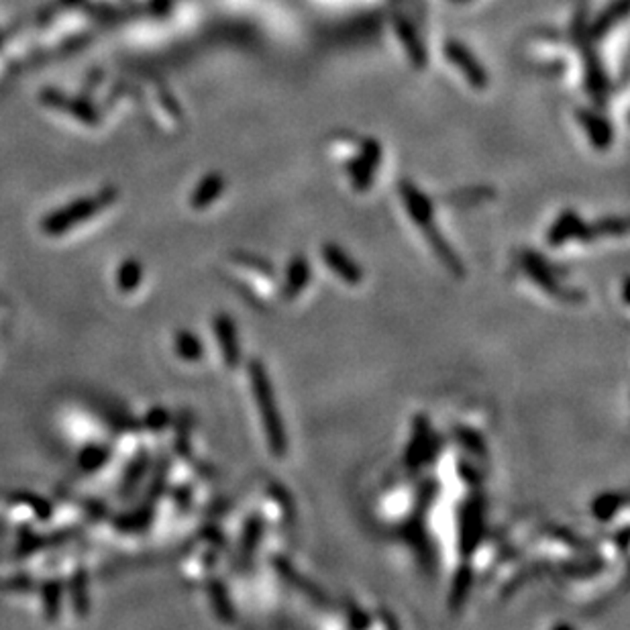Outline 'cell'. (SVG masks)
<instances>
[{"mask_svg":"<svg viewBox=\"0 0 630 630\" xmlns=\"http://www.w3.org/2000/svg\"><path fill=\"white\" fill-rule=\"evenodd\" d=\"M247 376H249L251 394L255 398V404H258L269 453L274 457H284L288 451V437H286V429H284L282 415L276 400V392H274L272 381H269L266 365L261 363L259 359H251L249 365H247Z\"/></svg>","mask_w":630,"mask_h":630,"instance_id":"obj_1","label":"cell"},{"mask_svg":"<svg viewBox=\"0 0 630 630\" xmlns=\"http://www.w3.org/2000/svg\"><path fill=\"white\" fill-rule=\"evenodd\" d=\"M484 504L482 500L471 498L465 502L459 512V551L463 557L474 555L484 537Z\"/></svg>","mask_w":630,"mask_h":630,"instance_id":"obj_2","label":"cell"},{"mask_svg":"<svg viewBox=\"0 0 630 630\" xmlns=\"http://www.w3.org/2000/svg\"><path fill=\"white\" fill-rule=\"evenodd\" d=\"M437 449H439V441L431 431L429 420H426L424 415L415 416V424H412V439L407 447V457H404V461H407L410 469H418L423 468L424 463H431L434 459Z\"/></svg>","mask_w":630,"mask_h":630,"instance_id":"obj_3","label":"cell"},{"mask_svg":"<svg viewBox=\"0 0 630 630\" xmlns=\"http://www.w3.org/2000/svg\"><path fill=\"white\" fill-rule=\"evenodd\" d=\"M96 210H99V202L96 200L92 198L76 200L72 202L70 206L51 213L48 219L43 221L41 229L48 232V235H62V232H67L82 221H86L88 216H92Z\"/></svg>","mask_w":630,"mask_h":630,"instance_id":"obj_4","label":"cell"},{"mask_svg":"<svg viewBox=\"0 0 630 630\" xmlns=\"http://www.w3.org/2000/svg\"><path fill=\"white\" fill-rule=\"evenodd\" d=\"M213 327L224 363L229 367H237L239 362H241V341H239L235 320H232L227 312H219L214 317Z\"/></svg>","mask_w":630,"mask_h":630,"instance_id":"obj_5","label":"cell"},{"mask_svg":"<svg viewBox=\"0 0 630 630\" xmlns=\"http://www.w3.org/2000/svg\"><path fill=\"white\" fill-rule=\"evenodd\" d=\"M322 259H325L328 269H331L337 277H341L345 284H349V286H357V284L363 280L362 266H359L355 259H351V255L345 251L343 247L327 243L322 247Z\"/></svg>","mask_w":630,"mask_h":630,"instance_id":"obj_6","label":"cell"},{"mask_svg":"<svg viewBox=\"0 0 630 630\" xmlns=\"http://www.w3.org/2000/svg\"><path fill=\"white\" fill-rule=\"evenodd\" d=\"M522 266H524V272H527V276L530 277V280L535 282L538 288L545 290L547 294L557 296V298H565L567 296V292L559 286L557 276L553 274L551 266L547 264V261L541 258V255L527 251V253L522 255Z\"/></svg>","mask_w":630,"mask_h":630,"instance_id":"obj_7","label":"cell"},{"mask_svg":"<svg viewBox=\"0 0 630 630\" xmlns=\"http://www.w3.org/2000/svg\"><path fill=\"white\" fill-rule=\"evenodd\" d=\"M572 239H580V241L583 239V241H588V227L583 224L575 210H564V213L559 214V219L553 223L549 232H547V243L551 247H561L564 243L572 241Z\"/></svg>","mask_w":630,"mask_h":630,"instance_id":"obj_8","label":"cell"},{"mask_svg":"<svg viewBox=\"0 0 630 630\" xmlns=\"http://www.w3.org/2000/svg\"><path fill=\"white\" fill-rule=\"evenodd\" d=\"M311 261L304 258V255H294L288 261L286 266V276H284V286H282V294L286 300H294L296 296L302 294L306 290V286L311 284Z\"/></svg>","mask_w":630,"mask_h":630,"instance_id":"obj_9","label":"cell"},{"mask_svg":"<svg viewBox=\"0 0 630 630\" xmlns=\"http://www.w3.org/2000/svg\"><path fill=\"white\" fill-rule=\"evenodd\" d=\"M274 569H276V573L282 577L284 582L288 583V586H292L294 590L298 591H302V594L309 596L311 599H314V602H319V604H327V594L322 591L320 588L314 586V583L311 580H306V577L298 572V569L290 564L288 559H284V557H274Z\"/></svg>","mask_w":630,"mask_h":630,"instance_id":"obj_10","label":"cell"},{"mask_svg":"<svg viewBox=\"0 0 630 630\" xmlns=\"http://www.w3.org/2000/svg\"><path fill=\"white\" fill-rule=\"evenodd\" d=\"M264 530H266V524L258 514L249 516L247 522L243 524V535H241V541H239V565L243 569L251 565L253 555L258 551L261 538H264Z\"/></svg>","mask_w":630,"mask_h":630,"instance_id":"obj_11","label":"cell"},{"mask_svg":"<svg viewBox=\"0 0 630 630\" xmlns=\"http://www.w3.org/2000/svg\"><path fill=\"white\" fill-rule=\"evenodd\" d=\"M174 347H176V355L182 359V362L197 363V362H200L202 357H205V347H202V341L198 339L197 333L188 331V328H182V331L176 333Z\"/></svg>","mask_w":630,"mask_h":630,"instance_id":"obj_12","label":"cell"},{"mask_svg":"<svg viewBox=\"0 0 630 630\" xmlns=\"http://www.w3.org/2000/svg\"><path fill=\"white\" fill-rule=\"evenodd\" d=\"M471 586H474V569L468 565H461L453 575L451 591H449V608L459 610L468 599Z\"/></svg>","mask_w":630,"mask_h":630,"instance_id":"obj_13","label":"cell"},{"mask_svg":"<svg viewBox=\"0 0 630 630\" xmlns=\"http://www.w3.org/2000/svg\"><path fill=\"white\" fill-rule=\"evenodd\" d=\"M622 506H625V494L604 492L591 502V516L599 522H610Z\"/></svg>","mask_w":630,"mask_h":630,"instance_id":"obj_14","label":"cell"},{"mask_svg":"<svg viewBox=\"0 0 630 630\" xmlns=\"http://www.w3.org/2000/svg\"><path fill=\"white\" fill-rule=\"evenodd\" d=\"M144 282V266L139 264L137 259H125L121 266H118L117 272V286L123 294H131L139 288V284Z\"/></svg>","mask_w":630,"mask_h":630,"instance_id":"obj_15","label":"cell"},{"mask_svg":"<svg viewBox=\"0 0 630 630\" xmlns=\"http://www.w3.org/2000/svg\"><path fill=\"white\" fill-rule=\"evenodd\" d=\"M70 596H72V606L80 618L88 617L90 610V599H88V577L86 573L78 569L76 573L72 575L70 582Z\"/></svg>","mask_w":630,"mask_h":630,"instance_id":"obj_16","label":"cell"},{"mask_svg":"<svg viewBox=\"0 0 630 630\" xmlns=\"http://www.w3.org/2000/svg\"><path fill=\"white\" fill-rule=\"evenodd\" d=\"M224 182L219 176H208L198 184L197 192L192 197V206L194 208H206L210 202H213L219 194L223 192Z\"/></svg>","mask_w":630,"mask_h":630,"instance_id":"obj_17","label":"cell"},{"mask_svg":"<svg viewBox=\"0 0 630 630\" xmlns=\"http://www.w3.org/2000/svg\"><path fill=\"white\" fill-rule=\"evenodd\" d=\"M210 598H213V608L223 622H232L235 620V610H232V604L229 599V591L219 582L210 583Z\"/></svg>","mask_w":630,"mask_h":630,"instance_id":"obj_18","label":"cell"},{"mask_svg":"<svg viewBox=\"0 0 630 630\" xmlns=\"http://www.w3.org/2000/svg\"><path fill=\"white\" fill-rule=\"evenodd\" d=\"M147 469H149V457L145 453H139L135 459L129 463V468H127L125 471V477H123V492L127 494H131L135 487H137L141 484V479L145 477L147 474Z\"/></svg>","mask_w":630,"mask_h":630,"instance_id":"obj_19","label":"cell"},{"mask_svg":"<svg viewBox=\"0 0 630 630\" xmlns=\"http://www.w3.org/2000/svg\"><path fill=\"white\" fill-rule=\"evenodd\" d=\"M455 439L465 449V451H469L471 455H476V457L487 455L486 441L482 439V434L476 433L474 429H469V426H457Z\"/></svg>","mask_w":630,"mask_h":630,"instance_id":"obj_20","label":"cell"},{"mask_svg":"<svg viewBox=\"0 0 630 630\" xmlns=\"http://www.w3.org/2000/svg\"><path fill=\"white\" fill-rule=\"evenodd\" d=\"M43 612L48 620H56L62 610V586L57 582H48L43 586Z\"/></svg>","mask_w":630,"mask_h":630,"instance_id":"obj_21","label":"cell"},{"mask_svg":"<svg viewBox=\"0 0 630 630\" xmlns=\"http://www.w3.org/2000/svg\"><path fill=\"white\" fill-rule=\"evenodd\" d=\"M109 455L110 453L104 447L88 445L84 451L80 453L78 463H80V468L84 469V471H96V469L102 468V465L109 461Z\"/></svg>","mask_w":630,"mask_h":630,"instance_id":"obj_22","label":"cell"},{"mask_svg":"<svg viewBox=\"0 0 630 630\" xmlns=\"http://www.w3.org/2000/svg\"><path fill=\"white\" fill-rule=\"evenodd\" d=\"M152 506H144V508H137L135 512L131 514H127V519L123 521V527L125 529H131V530H141V529H145L149 522H152Z\"/></svg>","mask_w":630,"mask_h":630,"instance_id":"obj_23","label":"cell"},{"mask_svg":"<svg viewBox=\"0 0 630 630\" xmlns=\"http://www.w3.org/2000/svg\"><path fill=\"white\" fill-rule=\"evenodd\" d=\"M145 424L152 431H163L170 424V412L162 407L152 408L145 415Z\"/></svg>","mask_w":630,"mask_h":630,"instance_id":"obj_24","label":"cell"},{"mask_svg":"<svg viewBox=\"0 0 630 630\" xmlns=\"http://www.w3.org/2000/svg\"><path fill=\"white\" fill-rule=\"evenodd\" d=\"M347 618H349V625L354 626V628H363L370 625V617L359 608L357 604H349L347 606Z\"/></svg>","mask_w":630,"mask_h":630,"instance_id":"obj_25","label":"cell"}]
</instances>
